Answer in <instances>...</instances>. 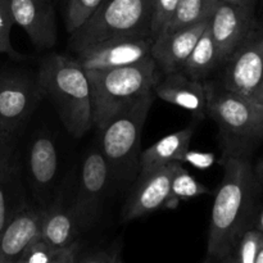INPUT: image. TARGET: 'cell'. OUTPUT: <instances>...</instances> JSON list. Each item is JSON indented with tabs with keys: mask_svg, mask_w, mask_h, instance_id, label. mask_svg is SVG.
I'll list each match as a JSON object with an SVG mask.
<instances>
[{
	"mask_svg": "<svg viewBox=\"0 0 263 263\" xmlns=\"http://www.w3.org/2000/svg\"><path fill=\"white\" fill-rule=\"evenodd\" d=\"M223 177L211 213L207 258L218 259L235 251L241 235L256 223L259 182L248 156L226 154Z\"/></svg>",
	"mask_w": 263,
	"mask_h": 263,
	"instance_id": "1",
	"label": "cell"
},
{
	"mask_svg": "<svg viewBox=\"0 0 263 263\" xmlns=\"http://www.w3.org/2000/svg\"><path fill=\"white\" fill-rule=\"evenodd\" d=\"M37 82L66 130L76 139L86 135L94 126L91 94L87 73L79 62L62 54H50L41 62Z\"/></svg>",
	"mask_w": 263,
	"mask_h": 263,
	"instance_id": "2",
	"label": "cell"
},
{
	"mask_svg": "<svg viewBox=\"0 0 263 263\" xmlns=\"http://www.w3.org/2000/svg\"><path fill=\"white\" fill-rule=\"evenodd\" d=\"M86 73L91 94L92 125L98 131L126 105L153 91L162 74L152 57L130 66Z\"/></svg>",
	"mask_w": 263,
	"mask_h": 263,
	"instance_id": "3",
	"label": "cell"
},
{
	"mask_svg": "<svg viewBox=\"0 0 263 263\" xmlns=\"http://www.w3.org/2000/svg\"><path fill=\"white\" fill-rule=\"evenodd\" d=\"M204 85L207 117L218 126L223 153L248 156L263 141V105L213 82H204Z\"/></svg>",
	"mask_w": 263,
	"mask_h": 263,
	"instance_id": "4",
	"label": "cell"
},
{
	"mask_svg": "<svg viewBox=\"0 0 263 263\" xmlns=\"http://www.w3.org/2000/svg\"><path fill=\"white\" fill-rule=\"evenodd\" d=\"M153 12L154 0H102L91 18L69 36V49L77 53L120 37L153 39Z\"/></svg>",
	"mask_w": 263,
	"mask_h": 263,
	"instance_id": "5",
	"label": "cell"
},
{
	"mask_svg": "<svg viewBox=\"0 0 263 263\" xmlns=\"http://www.w3.org/2000/svg\"><path fill=\"white\" fill-rule=\"evenodd\" d=\"M154 102V91L126 105L99 130L100 151L112 174L130 177L139 170L143 128Z\"/></svg>",
	"mask_w": 263,
	"mask_h": 263,
	"instance_id": "6",
	"label": "cell"
},
{
	"mask_svg": "<svg viewBox=\"0 0 263 263\" xmlns=\"http://www.w3.org/2000/svg\"><path fill=\"white\" fill-rule=\"evenodd\" d=\"M112 171L100 149H91L82 159L77 190L71 207L81 230L98 221Z\"/></svg>",
	"mask_w": 263,
	"mask_h": 263,
	"instance_id": "7",
	"label": "cell"
},
{
	"mask_svg": "<svg viewBox=\"0 0 263 263\" xmlns=\"http://www.w3.org/2000/svg\"><path fill=\"white\" fill-rule=\"evenodd\" d=\"M37 77L21 72L0 73V131L15 138L20 128L30 118L43 99Z\"/></svg>",
	"mask_w": 263,
	"mask_h": 263,
	"instance_id": "8",
	"label": "cell"
},
{
	"mask_svg": "<svg viewBox=\"0 0 263 263\" xmlns=\"http://www.w3.org/2000/svg\"><path fill=\"white\" fill-rule=\"evenodd\" d=\"M222 87L251 98L263 80V27L258 23L225 62Z\"/></svg>",
	"mask_w": 263,
	"mask_h": 263,
	"instance_id": "9",
	"label": "cell"
},
{
	"mask_svg": "<svg viewBox=\"0 0 263 263\" xmlns=\"http://www.w3.org/2000/svg\"><path fill=\"white\" fill-rule=\"evenodd\" d=\"M153 41V39H112L86 46L77 51L74 59L86 72L120 68L149 58Z\"/></svg>",
	"mask_w": 263,
	"mask_h": 263,
	"instance_id": "10",
	"label": "cell"
},
{
	"mask_svg": "<svg viewBox=\"0 0 263 263\" xmlns=\"http://www.w3.org/2000/svg\"><path fill=\"white\" fill-rule=\"evenodd\" d=\"M256 10L220 2L210 21V31L220 64H223L258 22Z\"/></svg>",
	"mask_w": 263,
	"mask_h": 263,
	"instance_id": "11",
	"label": "cell"
},
{
	"mask_svg": "<svg viewBox=\"0 0 263 263\" xmlns=\"http://www.w3.org/2000/svg\"><path fill=\"white\" fill-rule=\"evenodd\" d=\"M177 163L179 162L152 170L145 174H139L138 182L123 208V221L127 222L144 217L164 207Z\"/></svg>",
	"mask_w": 263,
	"mask_h": 263,
	"instance_id": "12",
	"label": "cell"
},
{
	"mask_svg": "<svg viewBox=\"0 0 263 263\" xmlns=\"http://www.w3.org/2000/svg\"><path fill=\"white\" fill-rule=\"evenodd\" d=\"M14 25H18L37 49H51L57 43L53 0H10Z\"/></svg>",
	"mask_w": 263,
	"mask_h": 263,
	"instance_id": "13",
	"label": "cell"
},
{
	"mask_svg": "<svg viewBox=\"0 0 263 263\" xmlns=\"http://www.w3.org/2000/svg\"><path fill=\"white\" fill-rule=\"evenodd\" d=\"M27 177L33 193L41 199V208L49 205L48 195L54 189L59 174L58 149L46 134H37L27 149Z\"/></svg>",
	"mask_w": 263,
	"mask_h": 263,
	"instance_id": "14",
	"label": "cell"
},
{
	"mask_svg": "<svg viewBox=\"0 0 263 263\" xmlns=\"http://www.w3.org/2000/svg\"><path fill=\"white\" fill-rule=\"evenodd\" d=\"M45 208L27 204L18 211L0 234V263H17L26 249L41 239Z\"/></svg>",
	"mask_w": 263,
	"mask_h": 263,
	"instance_id": "15",
	"label": "cell"
},
{
	"mask_svg": "<svg viewBox=\"0 0 263 263\" xmlns=\"http://www.w3.org/2000/svg\"><path fill=\"white\" fill-rule=\"evenodd\" d=\"M211 21V20H210ZM210 21L162 32L152 44L151 57L162 74L179 72L197 41L210 26Z\"/></svg>",
	"mask_w": 263,
	"mask_h": 263,
	"instance_id": "16",
	"label": "cell"
},
{
	"mask_svg": "<svg viewBox=\"0 0 263 263\" xmlns=\"http://www.w3.org/2000/svg\"><path fill=\"white\" fill-rule=\"evenodd\" d=\"M159 99L187 110L195 121L207 117V92L204 81L185 76L181 72L163 74L154 86Z\"/></svg>",
	"mask_w": 263,
	"mask_h": 263,
	"instance_id": "17",
	"label": "cell"
},
{
	"mask_svg": "<svg viewBox=\"0 0 263 263\" xmlns=\"http://www.w3.org/2000/svg\"><path fill=\"white\" fill-rule=\"evenodd\" d=\"M27 204L15 139H12L0 151V234L10 218Z\"/></svg>",
	"mask_w": 263,
	"mask_h": 263,
	"instance_id": "18",
	"label": "cell"
},
{
	"mask_svg": "<svg viewBox=\"0 0 263 263\" xmlns=\"http://www.w3.org/2000/svg\"><path fill=\"white\" fill-rule=\"evenodd\" d=\"M194 130V125H190L159 139L157 143L143 151L139 157V174H145L175 162L181 163L182 157L189 151Z\"/></svg>",
	"mask_w": 263,
	"mask_h": 263,
	"instance_id": "19",
	"label": "cell"
},
{
	"mask_svg": "<svg viewBox=\"0 0 263 263\" xmlns=\"http://www.w3.org/2000/svg\"><path fill=\"white\" fill-rule=\"evenodd\" d=\"M81 231L71 204L66 205L61 199H55L45 208L41 239L51 247L61 249L72 246Z\"/></svg>",
	"mask_w": 263,
	"mask_h": 263,
	"instance_id": "20",
	"label": "cell"
},
{
	"mask_svg": "<svg viewBox=\"0 0 263 263\" xmlns=\"http://www.w3.org/2000/svg\"><path fill=\"white\" fill-rule=\"evenodd\" d=\"M217 66H220L217 48L208 26L179 72L193 80L203 81Z\"/></svg>",
	"mask_w": 263,
	"mask_h": 263,
	"instance_id": "21",
	"label": "cell"
},
{
	"mask_svg": "<svg viewBox=\"0 0 263 263\" xmlns=\"http://www.w3.org/2000/svg\"><path fill=\"white\" fill-rule=\"evenodd\" d=\"M220 0H180L163 32L210 21Z\"/></svg>",
	"mask_w": 263,
	"mask_h": 263,
	"instance_id": "22",
	"label": "cell"
},
{
	"mask_svg": "<svg viewBox=\"0 0 263 263\" xmlns=\"http://www.w3.org/2000/svg\"><path fill=\"white\" fill-rule=\"evenodd\" d=\"M210 190L207 186L200 184L194 176L189 174L186 168H184L182 163H177L171 180V187L164 207L168 210H174L182 200H189L197 198L199 195L208 194Z\"/></svg>",
	"mask_w": 263,
	"mask_h": 263,
	"instance_id": "23",
	"label": "cell"
},
{
	"mask_svg": "<svg viewBox=\"0 0 263 263\" xmlns=\"http://www.w3.org/2000/svg\"><path fill=\"white\" fill-rule=\"evenodd\" d=\"M102 0H68L66 8V28L73 35L91 18Z\"/></svg>",
	"mask_w": 263,
	"mask_h": 263,
	"instance_id": "24",
	"label": "cell"
},
{
	"mask_svg": "<svg viewBox=\"0 0 263 263\" xmlns=\"http://www.w3.org/2000/svg\"><path fill=\"white\" fill-rule=\"evenodd\" d=\"M14 20L10 10V0H0V54H7L13 59H22L23 57L14 50L10 41Z\"/></svg>",
	"mask_w": 263,
	"mask_h": 263,
	"instance_id": "25",
	"label": "cell"
},
{
	"mask_svg": "<svg viewBox=\"0 0 263 263\" xmlns=\"http://www.w3.org/2000/svg\"><path fill=\"white\" fill-rule=\"evenodd\" d=\"M263 240V234L256 228L248 229L241 235L238 246L235 248V254L238 263H256L257 254Z\"/></svg>",
	"mask_w": 263,
	"mask_h": 263,
	"instance_id": "26",
	"label": "cell"
},
{
	"mask_svg": "<svg viewBox=\"0 0 263 263\" xmlns=\"http://www.w3.org/2000/svg\"><path fill=\"white\" fill-rule=\"evenodd\" d=\"M179 2L180 0H154L153 25H152L153 39L163 32L164 28L167 27Z\"/></svg>",
	"mask_w": 263,
	"mask_h": 263,
	"instance_id": "27",
	"label": "cell"
},
{
	"mask_svg": "<svg viewBox=\"0 0 263 263\" xmlns=\"http://www.w3.org/2000/svg\"><path fill=\"white\" fill-rule=\"evenodd\" d=\"M58 249L51 247L43 239L31 244L17 263H51Z\"/></svg>",
	"mask_w": 263,
	"mask_h": 263,
	"instance_id": "28",
	"label": "cell"
},
{
	"mask_svg": "<svg viewBox=\"0 0 263 263\" xmlns=\"http://www.w3.org/2000/svg\"><path fill=\"white\" fill-rule=\"evenodd\" d=\"M181 163H190L200 170L210 168L216 163V157L212 153H202L197 151H187L181 159Z\"/></svg>",
	"mask_w": 263,
	"mask_h": 263,
	"instance_id": "29",
	"label": "cell"
},
{
	"mask_svg": "<svg viewBox=\"0 0 263 263\" xmlns=\"http://www.w3.org/2000/svg\"><path fill=\"white\" fill-rule=\"evenodd\" d=\"M77 251H79V243L77 241L72 246L66 247V248L58 249L51 263H76Z\"/></svg>",
	"mask_w": 263,
	"mask_h": 263,
	"instance_id": "30",
	"label": "cell"
},
{
	"mask_svg": "<svg viewBox=\"0 0 263 263\" xmlns=\"http://www.w3.org/2000/svg\"><path fill=\"white\" fill-rule=\"evenodd\" d=\"M110 261H112V256L105 252H98V253L84 257L81 261H76V263H110Z\"/></svg>",
	"mask_w": 263,
	"mask_h": 263,
	"instance_id": "31",
	"label": "cell"
},
{
	"mask_svg": "<svg viewBox=\"0 0 263 263\" xmlns=\"http://www.w3.org/2000/svg\"><path fill=\"white\" fill-rule=\"evenodd\" d=\"M220 2L228 3L231 5H238V7L248 8V9L256 10V4L257 0H220Z\"/></svg>",
	"mask_w": 263,
	"mask_h": 263,
	"instance_id": "32",
	"label": "cell"
},
{
	"mask_svg": "<svg viewBox=\"0 0 263 263\" xmlns=\"http://www.w3.org/2000/svg\"><path fill=\"white\" fill-rule=\"evenodd\" d=\"M207 259L210 261V263H238L235 251L231 252V253L228 254V256L221 257V258H218V259H210V258H207Z\"/></svg>",
	"mask_w": 263,
	"mask_h": 263,
	"instance_id": "33",
	"label": "cell"
},
{
	"mask_svg": "<svg viewBox=\"0 0 263 263\" xmlns=\"http://www.w3.org/2000/svg\"><path fill=\"white\" fill-rule=\"evenodd\" d=\"M251 98L253 100H256L257 103H259V104L263 105V80H262V82L259 84V86L257 87L256 91L253 92V95H252Z\"/></svg>",
	"mask_w": 263,
	"mask_h": 263,
	"instance_id": "34",
	"label": "cell"
},
{
	"mask_svg": "<svg viewBox=\"0 0 263 263\" xmlns=\"http://www.w3.org/2000/svg\"><path fill=\"white\" fill-rule=\"evenodd\" d=\"M254 174H256L257 180H258L259 184L263 185V157L261 161L258 162V164H257L256 170H254Z\"/></svg>",
	"mask_w": 263,
	"mask_h": 263,
	"instance_id": "35",
	"label": "cell"
},
{
	"mask_svg": "<svg viewBox=\"0 0 263 263\" xmlns=\"http://www.w3.org/2000/svg\"><path fill=\"white\" fill-rule=\"evenodd\" d=\"M254 228H256L257 230L261 231V233L263 234V208H261V211H259L258 215H257L256 226H254Z\"/></svg>",
	"mask_w": 263,
	"mask_h": 263,
	"instance_id": "36",
	"label": "cell"
},
{
	"mask_svg": "<svg viewBox=\"0 0 263 263\" xmlns=\"http://www.w3.org/2000/svg\"><path fill=\"white\" fill-rule=\"evenodd\" d=\"M12 139H15V138H12V136H7V135H4V134H3L2 131H0V151H2L3 146H4L5 144L8 143V141L12 140Z\"/></svg>",
	"mask_w": 263,
	"mask_h": 263,
	"instance_id": "37",
	"label": "cell"
},
{
	"mask_svg": "<svg viewBox=\"0 0 263 263\" xmlns=\"http://www.w3.org/2000/svg\"><path fill=\"white\" fill-rule=\"evenodd\" d=\"M256 263H263V240H262L261 248H259V252H258V254H257Z\"/></svg>",
	"mask_w": 263,
	"mask_h": 263,
	"instance_id": "38",
	"label": "cell"
},
{
	"mask_svg": "<svg viewBox=\"0 0 263 263\" xmlns=\"http://www.w3.org/2000/svg\"><path fill=\"white\" fill-rule=\"evenodd\" d=\"M110 263H123V262L120 261L118 258H116V257H112V261H110Z\"/></svg>",
	"mask_w": 263,
	"mask_h": 263,
	"instance_id": "39",
	"label": "cell"
},
{
	"mask_svg": "<svg viewBox=\"0 0 263 263\" xmlns=\"http://www.w3.org/2000/svg\"><path fill=\"white\" fill-rule=\"evenodd\" d=\"M204 263H210V261H208V259H207V261H205Z\"/></svg>",
	"mask_w": 263,
	"mask_h": 263,
	"instance_id": "40",
	"label": "cell"
}]
</instances>
